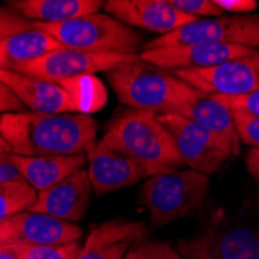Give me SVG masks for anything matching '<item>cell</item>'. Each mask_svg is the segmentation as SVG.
I'll use <instances>...</instances> for the list:
<instances>
[{"label": "cell", "mask_w": 259, "mask_h": 259, "mask_svg": "<svg viewBox=\"0 0 259 259\" xmlns=\"http://www.w3.org/2000/svg\"><path fill=\"white\" fill-rule=\"evenodd\" d=\"M98 121L89 113H5L0 137L17 155H79L97 140Z\"/></svg>", "instance_id": "6da1fadb"}, {"label": "cell", "mask_w": 259, "mask_h": 259, "mask_svg": "<svg viewBox=\"0 0 259 259\" xmlns=\"http://www.w3.org/2000/svg\"><path fill=\"white\" fill-rule=\"evenodd\" d=\"M100 143L137 161L148 179L183 166L171 134L154 112L137 109L123 112L110 123Z\"/></svg>", "instance_id": "7a4b0ae2"}, {"label": "cell", "mask_w": 259, "mask_h": 259, "mask_svg": "<svg viewBox=\"0 0 259 259\" xmlns=\"http://www.w3.org/2000/svg\"><path fill=\"white\" fill-rule=\"evenodd\" d=\"M107 75L120 103L157 115L179 112L196 92L169 70L149 64L140 56L118 65Z\"/></svg>", "instance_id": "3957f363"}, {"label": "cell", "mask_w": 259, "mask_h": 259, "mask_svg": "<svg viewBox=\"0 0 259 259\" xmlns=\"http://www.w3.org/2000/svg\"><path fill=\"white\" fill-rule=\"evenodd\" d=\"M33 27L49 33L64 49L92 53L134 55L141 34L109 14H87L59 23L31 22Z\"/></svg>", "instance_id": "277c9868"}, {"label": "cell", "mask_w": 259, "mask_h": 259, "mask_svg": "<svg viewBox=\"0 0 259 259\" xmlns=\"http://www.w3.org/2000/svg\"><path fill=\"white\" fill-rule=\"evenodd\" d=\"M209 177L191 169L149 177L140 190V200L155 225H166L194 214L205 203Z\"/></svg>", "instance_id": "5b68a950"}, {"label": "cell", "mask_w": 259, "mask_h": 259, "mask_svg": "<svg viewBox=\"0 0 259 259\" xmlns=\"http://www.w3.org/2000/svg\"><path fill=\"white\" fill-rule=\"evenodd\" d=\"M90 78H81V85H78L79 79L61 84L0 70V79L14 92L25 109L36 113H89L100 107L82 93Z\"/></svg>", "instance_id": "8992f818"}, {"label": "cell", "mask_w": 259, "mask_h": 259, "mask_svg": "<svg viewBox=\"0 0 259 259\" xmlns=\"http://www.w3.org/2000/svg\"><path fill=\"white\" fill-rule=\"evenodd\" d=\"M190 44H230L259 50V16L224 14L221 17L196 19L169 34L146 42L145 50Z\"/></svg>", "instance_id": "52a82bcc"}, {"label": "cell", "mask_w": 259, "mask_h": 259, "mask_svg": "<svg viewBox=\"0 0 259 259\" xmlns=\"http://www.w3.org/2000/svg\"><path fill=\"white\" fill-rule=\"evenodd\" d=\"M160 123L171 134L177 152L191 171L211 176L218 172L234 148L221 137L208 132L183 115L169 112L157 115Z\"/></svg>", "instance_id": "ba28073f"}, {"label": "cell", "mask_w": 259, "mask_h": 259, "mask_svg": "<svg viewBox=\"0 0 259 259\" xmlns=\"http://www.w3.org/2000/svg\"><path fill=\"white\" fill-rule=\"evenodd\" d=\"M140 55L127 53H92L59 49L23 65L17 73L40 78L52 82H72L101 72H112L121 64L137 59Z\"/></svg>", "instance_id": "9c48e42d"}, {"label": "cell", "mask_w": 259, "mask_h": 259, "mask_svg": "<svg viewBox=\"0 0 259 259\" xmlns=\"http://www.w3.org/2000/svg\"><path fill=\"white\" fill-rule=\"evenodd\" d=\"M179 79L213 97H244L259 90V50L205 70H176Z\"/></svg>", "instance_id": "30bf717a"}, {"label": "cell", "mask_w": 259, "mask_h": 259, "mask_svg": "<svg viewBox=\"0 0 259 259\" xmlns=\"http://www.w3.org/2000/svg\"><path fill=\"white\" fill-rule=\"evenodd\" d=\"M179 251L193 259H259V230L211 227L191 239H183Z\"/></svg>", "instance_id": "8fae6325"}, {"label": "cell", "mask_w": 259, "mask_h": 259, "mask_svg": "<svg viewBox=\"0 0 259 259\" xmlns=\"http://www.w3.org/2000/svg\"><path fill=\"white\" fill-rule=\"evenodd\" d=\"M81 236L79 225L33 211H22L0 224V244L8 245H64Z\"/></svg>", "instance_id": "7c38bea8"}, {"label": "cell", "mask_w": 259, "mask_h": 259, "mask_svg": "<svg viewBox=\"0 0 259 259\" xmlns=\"http://www.w3.org/2000/svg\"><path fill=\"white\" fill-rule=\"evenodd\" d=\"M256 49L230 44H190L148 49L140 58L164 70H205L254 53Z\"/></svg>", "instance_id": "4fadbf2b"}, {"label": "cell", "mask_w": 259, "mask_h": 259, "mask_svg": "<svg viewBox=\"0 0 259 259\" xmlns=\"http://www.w3.org/2000/svg\"><path fill=\"white\" fill-rule=\"evenodd\" d=\"M104 11L131 28H140L160 36L169 34L196 19L183 14L169 0H109Z\"/></svg>", "instance_id": "5bb4252c"}, {"label": "cell", "mask_w": 259, "mask_h": 259, "mask_svg": "<svg viewBox=\"0 0 259 259\" xmlns=\"http://www.w3.org/2000/svg\"><path fill=\"white\" fill-rule=\"evenodd\" d=\"M84 154L87 157V171L93 191L98 196L113 193L148 179L146 171L137 161L106 148L100 143V140L92 141Z\"/></svg>", "instance_id": "9a60e30c"}, {"label": "cell", "mask_w": 259, "mask_h": 259, "mask_svg": "<svg viewBox=\"0 0 259 259\" xmlns=\"http://www.w3.org/2000/svg\"><path fill=\"white\" fill-rule=\"evenodd\" d=\"M92 193L89 171L81 168L58 185L37 193V199L28 211L75 224L85 216Z\"/></svg>", "instance_id": "2e32d148"}, {"label": "cell", "mask_w": 259, "mask_h": 259, "mask_svg": "<svg viewBox=\"0 0 259 259\" xmlns=\"http://www.w3.org/2000/svg\"><path fill=\"white\" fill-rule=\"evenodd\" d=\"M148 228L141 222L109 221L93 227L78 259H124L129 245L143 239Z\"/></svg>", "instance_id": "e0dca14e"}, {"label": "cell", "mask_w": 259, "mask_h": 259, "mask_svg": "<svg viewBox=\"0 0 259 259\" xmlns=\"http://www.w3.org/2000/svg\"><path fill=\"white\" fill-rule=\"evenodd\" d=\"M185 118L191 120L193 123L199 124L200 127L206 129L208 132L221 137L222 140L228 141L234 148V154L241 151V138L234 123L233 110L222 104L214 97L203 93L196 89L194 95L188 100L179 112Z\"/></svg>", "instance_id": "ac0fdd59"}, {"label": "cell", "mask_w": 259, "mask_h": 259, "mask_svg": "<svg viewBox=\"0 0 259 259\" xmlns=\"http://www.w3.org/2000/svg\"><path fill=\"white\" fill-rule=\"evenodd\" d=\"M13 161L20 174L33 190L37 193L58 185L75 171L84 168L87 161L85 154L79 155H45L25 157L13 154Z\"/></svg>", "instance_id": "d6986e66"}, {"label": "cell", "mask_w": 259, "mask_h": 259, "mask_svg": "<svg viewBox=\"0 0 259 259\" xmlns=\"http://www.w3.org/2000/svg\"><path fill=\"white\" fill-rule=\"evenodd\" d=\"M59 49H64V47L55 37L31 27L30 30L16 33L0 40V70L19 72L25 64Z\"/></svg>", "instance_id": "ffe728a7"}, {"label": "cell", "mask_w": 259, "mask_h": 259, "mask_svg": "<svg viewBox=\"0 0 259 259\" xmlns=\"http://www.w3.org/2000/svg\"><path fill=\"white\" fill-rule=\"evenodd\" d=\"M8 5L30 22L59 23L95 14L104 7L101 0H13Z\"/></svg>", "instance_id": "44dd1931"}, {"label": "cell", "mask_w": 259, "mask_h": 259, "mask_svg": "<svg viewBox=\"0 0 259 259\" xmlns=\"http://www.w3.org/2000/svg\"><path fill=\"white\" fill-rule=\"evenodd\" d=\"M36 199L37 191L25 180L0 183V224L17 213L28 211Z\"/></svg>", "instance_id": "7402d4cb"}, {"label": "cell", "mask_w": 259, "mask_h": 259, "mask_svg": "<svg viewBox=\"0 0 259 259\" xmlns=\"http://www.w3.org/2000/svg\"><path fill=\"white\" fill-rule=\"evenodd\" d=\"M81 250L79 241L64 245H20L22 259H78Z\"/></svg>", "instance_id": "603a6c76"}, {"label": "cell", "mask_w": 259, "mask_h": 259, "mask_svg": "<svg viewBox=\"0 0 259 259\" xmlns=\"http://www.w3.org/2000/svg\"><path fill=\"white\" fill-rule=\"evenodd\" d=\"M171 5L176 7L183 14H188L194 19H209L221 17L225 13L214 4V0H169Z\"/></svg>", "instance_id": "cb8c5ba5"}, {"label": "cell", "mask_w": 259, "mask_h": 259, "mask_svg": "<svg viewBox=\"0 0 259 259\" xmlns=\"http://www.w3.org/2000/svg\"><path fill=\"white\" fill-rule=\"evenodd\" d=\"M124 259H182L180 254L164 242H141L131 248Z\"/></svg>", "instance_id": "d4e9b609"}, {"label": "cell", "mask_w": 259, "mask_h": 259, "mask_svg": "<svg viewBox=\"0 0 259 259\" xmlns=\"http://www.w3.org/2000/svg\"><path fill=\"white\" fill-rule=\"evenodd\" d=\"M233 116L242 143L259 149V116L239 110H233Z\"/></svg>", "instance_id": "484cf974"}, {"label": "cell", "mask_w": 259, "mask_h": 259, "mask_svg": "<svg viewBox=\"0 0 259 259\" xmlns=\"http://www.w3.org/2000/svg\"><path fill=\"white\" fill-rule=\"evenodd\" d=\"M33 25L11 7H0V40L16 33L30 30Z\"/></svg>", "instance_id": "4316f807"}, {"label": "cell", "mask_w": 259, "mask_h": 259, "mask_svg": "<svg viewBox=\"0 0 259 259\" xmlns=\"http://www.w3.org/2000/svg\"><path fill=\"white\" fill-rule=\"evenodd\" d=\"M213 97V95H211ZM231 110H239L259 116V90L244 97H214Z\"/></svg>", "instance_id": "83f0119b"}, {"label": "cell", "mask_w": 259, "mask_h": 259, "mask_svg": "<svg viewBox=\"0 0 259 259\" xmlns=\"http://www.w3.org/2000/svg\"><path fill=\"white\" fill-rule=\"evenodd\" d=\"M13 151L5 143V140L0 137V183L23 180L13 161Z\"/></svg>", "instance_id": "f1b7e54d"}, {"label": "cell", "mask_w": 259, "mask_h": 259, "mask_svg": "<svg viewBox=\"0 0 259 259\" xmlns=\"http://www.w3.org/2000/svg\"><path fill=\"white\" fill-rule=\"evenodd\" d=\"M25 106L14 95V92L0 79V115L23 112Z\"/></svg>", "instance_id": "f546056e"}, {"label": "cell", "mask_w": 259, "mask_h": 259, "mask_svg": "<svg viewBox=\"0 0 259 259\" xmlns=\"http://www.w3.org/2000/svg\"><path fill=\"white\" fill-rule=\"evenodd\" d=\"M214 4L228 14L233 16H244L250 14L257 8V4L254 0H214Z\"/></svg>", "instance_id": "4dcf8cb0"}, {"label": "cell", "mask_w": 259, "mask_h": 259, "mask_svg": "<svg viewBox=\"0 0 259 259\" xmlns=\"http://www.w3.org/2000/svg\"><path fill=\"white\" fill-rule=\"evenodd\" d=\"M245 166H247V171L254 177V180L259 183V149L256 148H251L248 152H247V157H245Z\"/></svg>", "instance_id": "1f68e13d"}, {"label": "cell", "mask_w": 259, "mask_h": 259, "mask_svg": "<svg viewBox=\"0 0 259 259\" xmlns=\"http://www.w3.org/2000/svg\"><path fill=\"white\" fill-rule=\"evenodd\" d=\"M0 259H22L20 245L0 244Z\"/></svg>", "instance_id": "d6a6232c"}, {"label": "cell", "mask_w": 259, "mask_h": 259, "mask_svg": "<svg viewBox=\"0 0 259 259\" xmlns=\"http://www.w3.org/2000/svg\"><path fill=\"white\" fill-rule=\"evenodd\" d=\"M183 259H193V257H183Z\"/></svg>", "instance_id": "836d02e7"}, {"label": "cell", "mask_w": 259, "mask_h": 259, "mask_svg": "<svg viewBox=\"0 0 259 259\" xmlns=\"http://www.w3.org/2000/svg\"><path fill=\"white\" fill-rule=\"evenodd\" d=\"M0 120H2V115H0Z\"/></svg>", "instance_id": "e575fe53"}]
</instances>
